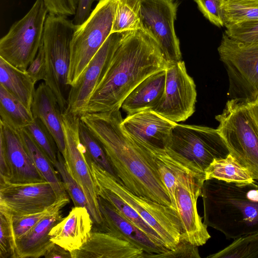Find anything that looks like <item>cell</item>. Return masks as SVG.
<instances>
[{
  "label": "cell",
  "mask_w": 258,
  "mask_h": 258,
  "mask_svg": "<svg viewBox=\"0 0 258 258\" xmlns=\"http://www.w3.org/2000/svg\"><path fill=\"white\" fill-rule=\"evenodd\" d=\"M120 107L80 116L102 145L119 182L134 194L171 207L152 154L122 130Z\"/></svg>",
  "instance_id": "6da1fadb"
},
{
  "label": "cell",
  "mask_w": 258,
  "mask_h": 258,
  "mask_svg": "<svg viewBox=\"0 0 258 258\" xmlns=\"http://www.w3.org/2000/svg\"><path fill=\"white\" fill-rule=\"evenodd\" d=\"M167 66L157 43L143 29L123 32L107 71L80 116L121 108L125 98L137 86Z\"/></svg>",
  "instance_id": "7a4b0ae2"
},
{
  "label": "cell",
  "mask_w": 258,
  "mask_h": 258,
  "mask_svg": "<svg viewBox=\"0 0 258 258\" xmlns=\"http://www.w3.org/2000/svg\"><path fill=\"white\" fill-rule=\"evenodd\" d=\"M201 196L204 223L228 239L258 232V181L229 182L205 180Z\"/></svg>",
  "instance_id": "3957f363"
},
{
  "label": "cell",
  "mask_w": 258,
  "mask_h": 258,
  "mask_svg": "<svg viewBox=\"0 0 258 258\" xmlns=\"http://www.w3.org/2000/svg\"><path fill=\"white\" fill-rule=\"evenodd\" d=\"M147 149L161 158L175 175L177 212L182 227L180 241L203 245L211 238L197 209V200L205 180L204 171L168 148Z\"/></svg>",
  "instance_id": "277c9868"
},
{
  "label": "cell",
  "mask_w": 258,
  "mask_h": 258,
  "mask_svg": "<svg viewBox=\"0 0 258 258\" xmlns=\"http://www.w3.org/2000/svg\"><path fill=\"white\" fill-rule=\"evenodd\" d=\"M76 28L67 16L48 13L42 37L46 62L44 81L56 96L62 112L67 109L71 88L68 84L71 45Z\"/></svg>",
  "instance_id": "5b68a950"
},
{
  "label": "cell",
  "mask_w": 258,
  "mask_h": 258,
  "mask_svg": "<svg viewBox=\"0 0 258 258\" xmlns=\"http://www.w3.org/2000/svg\"><path fill=\"white\" fill-rule=\"evenodd\" d=\"M89 162L95 184L113 192L127 203L158 234L164 246L173 250L180 242L182 231L177 212L170 206L134 194L90 159Z\"/></svg>",
  "instance_id": "8992f818"
},
{
  "label": "cell",
  "mask_w": 258,
  "mask_h": 258,
  "mask_svg": "<svg viewBox=\"0 0 258 258\" xmlns=\"http://www.w3.org/2000/svg\"><path fill=\"white\" fill-rule=\"evenodd\" d=\"M118 0H99L89 17L77 26L71 45L68 84L74 85L111 34Z\"/></svg>",
  "instance_id": "52a82bcc"
},
{
  "label": "cell",
  "mask_w": 258,
  "mask_h": 258,
  "mask_svg": "<svg viewBox=\"0 0 258 258\" xmlns=\"http://www.w3.org/2000/svg\"><path fill=\"white\" fill-rule=\"evenodd\" d=\"M218 51L227 73L230 99L258 97V43L237 41L223 33Z\"/></svg>",
  "instance_id": "ba28073f"
},
{
  "label": "cell",
  "mask_w": 258,
  "mask_h": 258,
  "mask_svg": "<svg viewBox=\"0 0 258 258\" xmlns=\"http://www.w3.org/2000/svg\"><path fill=\"white\" fill-rule=\"evenodd\" d=\"M217 130L230 154L258 180V136L246 115L243 102L230 99L215 116Z\"/></svg>",
  "instance_id": "9c48e42d"
},
{
  "label": "cell",
  "mask_w": 258,
  "mask_h": 258,
  "mask_svg": "<svg viewBox=\"0 0 258 258\" xmlns=\"http://www.w3.org/2000/svg\"><path fill=\"white\" fill-rule=\"evenodd\" d=\"M48 13L43 1L36 0L27 14L15 22L1 39L0 57L26 71L42 43Z\"/></svg>",
  "instance_id": "30bf717a"
},
{
  "label": "cell",
  "mask_w": 258,
  "mask_h": 258,
  "mask_svg": "<svg viewBox=\"0 0 258 258\" xmlns=\"http://www.w3.org/2000/svg\"><path fill=\"white\" fill-rule=\"evenodd\" d=\"M62 120L66 144L63 157L66 167L86 196L93 222L106 231L88 155L80 139V116L65 111L62 114Z\"/></svg>",
  "instance_id": "8fae6325"
},
{
  "label": "cell",
  "mask_w": 258,
  "mask_h": 258,
  "mask_svg": "<svg viewBox=\"0 0 258 258\" xmlns=\"http://www.w3.org/2000/svg\"><path fill=\"white\" fill-rule=\"evenodd\" d=\"M203 171L215 159L226 158L229 150L217 129L177 124L167 147Z\"/></svg>",
  "instance_id": "7c38bea8"
},
{
  "label": "cell",
  "mask_w": 258,
  "mask_h": 258,
  "mask_svg": "<svg viewBox=\"0 0 258 258\" xmlns=\"http://www.w3.org/2000/svg\"><path fill=\"white\" fill-rule=\"evenodd\" d=\"M177 7L174 0H140L141 28L157 43L167 63L182 60L174 28Z\"/></svg>",
  "instance_id": "4fadbf2b"
},
{
  "label": "cell",
  "mask_w": 258,
  "mask_h": 258,
  "mask_svg": "<svg viewBox=\"0 0 258 258\" xmlns=\"http://www.w3.org/2000/svg\"><path fill=\"white\" fill-rule=\"evenodd\" d=\"M197 96L196 84L184 62L167 63L164 92L152 110L171 121H184L195 111Z\"/></svg>",
  "instance_id": "5bb4252c"
},
{
  "label": "cell",
  "mask_w": 258,
  "mask_h": 258,
  "mask_svg": "<svg viewBox=\"0 0 258 258\" xmlns=\"http://www.w3.org/2000/svg\"><path fill=\"white\" fill-rule=\"evenodd\" d=\"M0 181L30 183L45 181L36 168L20 135L0 120Z\"/></svg>",
  "instance_id": "9a60e30c"
},
{
  "label": "cell",
  "mask_w": 258,
  "mask_h": 258,
  "mask_svg": "<svg viewBox=\"0 0 258 258\" xmlns=\"http://www.w3.org/2000/svg\"><path fill=\"white\" fill-rule=\"evenodd\" d=\"M57 200L54 190L46 181L30 183L0 181V211L13 216L43 211Z\"/></svg>",
  "instance_id": "2e32d148"
},
{
  "label": "cell",
  "mask_w": 258,
  "mask_h": 258,
  "mask_svg": "<svg viewBox=\"0 0 258 258\" xmlns=\"http://www.w3.org/2000/svg\"><path fill=\"white\" fill-rule=\"evenodd\" d=\"M123 33H111L71 87L66 111L80 116L96 87L107 71Z\"/></svg>",
  "instance_id": "e0dca14e"
},
{
  "label": "cell",
  "mask_w": 258,
  "mask_h": 258,
  "mask_svg": "<svg viewBox=\"0 0 258 258\" xmlns=\"http://www.w3.org/2000/svg\"><path fill=\"white\" fill-rule=\"evenodd\" d=\"M177 124L152 110L128 115L120 126L135 143L143 146L165 149L170 143L173 127Z\"/></svg>",
  "instance_id": "ac0fdd59"
},
{
  "label": "cell",
  "mask_w": 258,
  "mask_h": 258,
  "mask_svg": "<svg viewBox=\"0 0 258 258\" xmlns=\"http://www.w3.org/2000/svg\"><path fill=\"white\" fill-rule=\"evenodd\" d=\"M98 201L106 232L128 242L147 254L161 253L169 250L134 225L107 201L98 196Z\"/></svg>",
  "instance_id": "d6986e66"
},
{
  "label": "cell",
  "mask_w": 258,
  "mask_h": 258,
  "mask_svg": "<svg viewBox=\"0 0 258 258\" xmlns=\"http://www.w3.org/2000/svg\"><path fill=\"white\" fill-rule=\"evenodd\" d=\"M93 221L88 209L75 207L51 229V241L70 252L80 248L89 239Z\"/></svg>",
  "instance_id": "ffe728a7"
},
{
  "label": "cell",
  "mask_w": 258,
  "mask_h": 258,
  "mask_svg": "<svg viewBox=\"0 0 258 258\" xmlns=\"http://www.w3.org/2000/svg\"><path fill=\"white\" fill-rule=\"evenodd\" d=\"M69 202V197L63 199L51 212L16 240L15 258H39L45 255L54 244L50 240L49 232L62 218L60 210Z\"/></svg>",
  "instance_id": "44dd1931"
},
{
  "label": "cell",
  "mask_w": 258,
  "mask_h": 258,
  "mask_svg": "<svg viewBox=\"0 0 258 258\" xmlns=\"http://www.w3.org/2000/svg\"><path fill=\"white\" fill-rule=\"evenodd\" d=\"M145 252L109 232H92L88 241L71 252L72 258H143Z\"/></svg>",
  "instance_id": "7402d4cb"
},
{
  "label": "cell",
  "mask_w": 258,
  "mask_h": 258,
  "mask_svg": "<svg viewBox=\"0 0 258 258\" xmlns=\"http://www.w3.org/2000/svg\"><path fill=\"white\" fill-rule=\"evenodd\" d=\"M35 118L39 119L53 136L57 148L63 157L66 151L62 126V112L54 94L44 82L35 90L31 106Z\"/></svg>",
  "instance_id": "603a6c76"
},
{
  "label": "cell",
  "mask_w": 258,
  "mask_h": 258,
  "mask_svg": "<svg viewBox=\"0 0 258 258\" xmlns=\"http://www.w3.org/2000/svg\"><path fill=\"white\" fill-rule=\"evenodd\" d=\"M166 69L149 76L126 96L121 108L127 115L146 110H154L163 95Z\"/></svg>",
  "instance_id": "cb8c5ba5"
},
{
  "label": "cell",
  "mask_w": 258,
  "mask_h": 258,
  "mask_svg": "<svg viewBox=\"0 0 258 258\" xmlns=\"http://www.w3.org/2000/svg\"><path fill=\"white\" fill-rule=\"evenodd\" d=\"M35 84L26 71L19 69L0 57V85L31 110Z\"/></svg>",
  "instance_id": "d4e9b609"
},
{
  "label": "cell",
  "mask_w": 258,
  "mask_h": 258,
  "mask_svg": "<svg viewBox=\"0 0 258 258\" xmlns=\"http://www.w3.org/2000/svg\"><path fill=\"white\" fill-rule=\"evenodd\" d=\"M26 150L36 168L54 190L57 199L68 197L64 184L58 178L52 164L24 129L19 130Z\"/></svg>",
  "instance_id": "484cf974"
},
{
  "label": "cell",
  "mask_w": 258,
  "mask_h": 258,
  "mask_svg": "<svg viewBox=\"0 0 258 258\" xmlns=\"http://www.w3.org/2000/svg\"><path fill=\"white\" fill-rule=\"evenodd\" d=\"M1 120L13 128L20 130L34 119L32 111L0 85Z\"/></svg>",
  "instance_id": "4316f807"
},
{
  "label": "cell",
  "mask_w": 258,
  "mask_h": 258,
  "mask_svg": "<svg viewBox=\"0 0 258 258\" xmlns=\"http://www.w3.org/2000/svg\"><path fill=\"white\" fill-rule=\"evenodd\" d=\"M205 180L216 179L229 182L247 183L253 180L250 172L229 154L215 159L205 170Z\"/></svg>",
  "instance_id": "83f0119b"
},
{
  "label": "cell",
  "mask_w": 258,
  "mask_h": 258,
  "mask_svg": "<svg viewBox=\"0 0 258 258\" xmlns=\"http://www.w3.org/2000/svg\"><path fill=\"white\" fill-rule=\"evenodd\" d=\"M96 186L98 196L111 204L124 217L156 242L165 246L158 234L131 206L113 192L99 185Z\"/></svg>",
  "instance_id": "f1b7e54d"
},
{
  "label": "cell",
  "mask_w": 258,
  "mask_h": 258,
  "mask_svg": "<svg viewBox=\"0 0 258 258\" xmlns=\"http://www.w3.org/2000/svg\"><path fill=\"white\" fill-rule=\"evenodd\" d=\"M141 28L140 0H118L111 33Z\"/></svg>",
  "instance_id": "f546056e"
},
{
  "label": "cell",
  "mask_w": 258,
  "mask_h": 258,
  "mask_svg": "<svg viewBox=\"0 0 258 258\" xmlns=\"http://www.w3.org/2000/svg\"><path fill=\"white\" fill-rule=\"evenodd\" d=\"M79 137L81 142L91 160L114 176L119 182L101 143L80 118Z\"/></svg>",
  "instance_id": "4dcf8cb0"
},
{
  "label": "cell",
  "mask_w": 258,
  "mask_h": 258,
  "mask_svg": "<svg viewBox=\"0 0 258 258\" xmlns=\"http://www.w3.org/2000/svg\"><path fill=\"white\" fill-rule=\"evenodd\" d=\"M208 258H258V232L241 236Z\"/></svg>",
  "instance_id": "1f68e13d"
},
{
  "label": "cell",
  "mask_w": 258,
  "mask_h": 258,
  "mask_svg": "<svg viewBox=\"0 0 258 258\" xmlns=\"http://www.w3.org/2000/svg\"><path fill=\"white\" fill-rule=\"evenodd\" d=\"M34 118V121L24 129L53 164L57 160L59 151L56 142L42 121Z\"/></svg>",
  "instance_id": "d6a6232c"
},
{
  "label": "cell",
  "mask_w": 258,
  "mask_h": 258,
  "mask_svg": "<svg viewBox=\"0 0 258 258\" xmlns=\"http://www.w3.org/2000/svg\"><path fill=\"white\" fill-rule=\"evenodd\" d=\"M52 165L61 176L66 190L73 202L74 206L85 207L88 210L86 196L78 183L68 171L64 158L59 151L57 153V160Z\"/></svg>",
  "instance_id": "836d02e7"
},
{
  "label": "cell",
  "mask_w": 258,
  "mask_h": 258,
  "mask_svg": "<svg viewBox=\"0 0 258 258\" xmlns=\"http://www.w3.org/2000/svg\"><path fill=\"white\" fill-rule=\"evenodd\" d=\"M13 216L0 211V257L15 258L16 240L12 224Z\"/></svg>",
  "instance_id": "e575fe53"
},
{
  "label": "cell",
  "mask_w": 258,
  "mask_h": 258,
  "mask_svg": "<svg viewBox=\"0 0 258 258\" xmlns=\"http://www.w3.org/2000/svg\"><path fill=\"white\" fill-rule=\"evenodd\" d=\"M222 11L225 27L258 19V4L225 6Z\"/></svg>",
  "instance_id": "d590c367"
},
{
  "label": "cell",
  "mask_w": 258,
  "mask_h": 258,
  "mask_svg": "<svg viewBox=\"0 0 258 258\" xmlns=\"http://www.w3.org/2000/svg\"><path fill=\"white\" fill-rule=\"evenodd\" d=\"M68 198V197H66ZM66 198L59 199L47 209L36 213L12 217V224L16 240L21 238L41 219L51 212Z\"/></svg>",
  "instance_id": "8d00e7d4"
},
{
  "label": "cell",
  "mask_w": 258,
  "mask_h": 258,
  "mask_svg": "<svg viewBox=\"0 0 258 258\" xmlns=\"http://www.w3.org/2000/svg\"><path fill=\"white\" fill-rule=\"evenodd\" d=\"M224 33L240 42L258 43V19L244 21L226 26Z\"/></svg>",
  "instance_id": "74e56055"
},
{
  "label": "cell",
  "mask_w": 258,
  "mask_h": 258,
  "mask_svg": "<svg viewBox=\"0 0 258 258\" xmlns=\"http://www.w3.org/2000/svg\"><path fill=\"white\" fill-rule=\"evenodd\" d=\"M149 152L153 156L155 162L157 164L161 179L168 192L171 201V207L177 211L175 198V175L171 168L161 158L154 153L150 152Z\"/></svg>",
  "instance_id": "f35d334b"
},
{
  "label": "cell",
  "mask_w": 258,
  "mask_h": 258,
  "mask_svg": "<svg viewBox=\"0 0 258 258\" xmlns=\"http://www.w3.org/2000/svg\"><path fill=\"white\" fill-rule=\"evenodd\" d=\"M198 246L180 241L173 250L157 254L145 253L143 258H200Z\"/></svg>",
  "instance_id": "ab89813d"
},
{
  "label": "cell",
  "mask_w": 258,
  "mask_h": 258,
  "mask_svg": "<svg viewBox=\"0 0 258 258\" xmlns=\"http://www.w3.org/2000/svg\"><path fill=\"white\" fill-rule=\"evenodd\" d=\"M201 12L212 24L218 27L224 26L221 0H194Z\"/></svg>",
  "instance_id": "60d3db41"
},
{
  "label": "cell",
  "mask_w": 258,
  "mask_h": 258,
  "mask_svg": "<svg viewBox=\"0 0 258 258\" xmlns=\"http://www.w3.org/2000/svg\"><path fill=\"white\" fill-rule=\"evenodd\" d=\"M48 13L64 16H75L78 0H42Z\"/></svg>",
  "instance_id": "b9f144b4"
},
{
  "label": "cell",
  "mask_w": 258,
  "mask_h": 258,
  "mask_svg": "<svg viewBox=\"0 0 258 258\" xmlns=\"http://www.w3.org/2000/svg\"><path fill=\"white\" fill-rule=\"evenodd\" d=\"M26 72L36 83L40 80L44 81L46 75V62L42 41L36 56Z\"/></svg>",
  "instance_id": "7bdbcfd3"
},
{
  "label": "cell",
  "mask_w": 258,
  "mask_h": 258,
  "mask_svg": "<svg viewBox=\"0 0 258 258\" xmlns=\"http://www.w3.org/2000/svg\"><path fill=\"white\" fill-rule=\"evenodd\" d=\"M99 0H78V7L73 22L76 26L81 25L89 17L93 4Z\"/></svg>",
  "instance_id": "ee69618b"
},
{
  "label": "cell",
  "mask_w": 258,
  "mask_h": 258,
  "mask_svg": "<svg viewBox=\"0 0 258 258\" xmlns=\"http://www.w3.org/2000/svg\"><path fill=\"white\" fill-rule=\"evenodd\" d=\"M242 102L246 115L258 136V97Z\"/></svg>",
  "instance_id": "f6af8a7d"
},
{
  "label": "cell",
  "mask_w": 258,
  "mask_h": 258,
  "mask_svg": "<svg viewBox=\"0 0 258 258\" xmlns=\"http://www.w3.org/2000/svg\"><path fill=\"white\" fill-rule=\"evenodd\" d=\"M44 257L45 258H72V255L70 251L54 243L47 251Z\"/></svg>",
  "instance_id": "bcb514c9"
},
{
  "label": "cell",
  "mask_w": 258,
  "mask_h": 258,
  "mask_svg": "<svg viewBox=\"0 0 258 258\" xmlns=\"http://www.w3.org/2000/svg\"><path fill=\"white\" fill-rule=\"evenodd\" d=\"M258 4V0H221L222 8L228 6L250 5Z\"/></svg>",
  "instance_id": "7dc6e473"
}]
</instances>
